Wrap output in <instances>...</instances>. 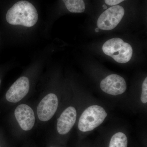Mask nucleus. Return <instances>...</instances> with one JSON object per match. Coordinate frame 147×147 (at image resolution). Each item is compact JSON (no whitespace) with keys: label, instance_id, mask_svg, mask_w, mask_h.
I'll return each mask as SVG.
<instances>
[{"label":"nucleus","instance_id":"nucleus-1","mask_svg":"<svg viewBox=\"0 0 147 147\" xmlns=\"http://www.w3.org/2000/svg\"><path fill=\"white\" fill-rule=\"evenodd\" d=\"M6 19L9 24L31 27L38 20V14L34 6L28 1L16 3L7 11Z\"/></svg>","mask_w":147,"mask_h":147},{"label":"nucleus","instance_id":"nucleus-2","mask_svg":"<svg viewBox=\"0 0 147 147\" xmlns=\"http://www.w3.org/2000/svg\"><path fill=\"white\" fill-rule=\"evenodd\" d=\"M102 50L105 55L121 63H126L129 61L133 54L131 45L117 38L107 40L102 45Z\"/></svg>","mask_w":147,"mask_h":147},{"label":"nucleus","instance_id":"nucleus-3","mask_svg":"<svg viewBox=\"0 0 147 147\" xmlns=\"http://www.w3.org/2000/svg\"><path fill=\"white\" fill-rule=\"evenodd\" d=\"M107 116L104 108L99 105H92L82 113L79 119L78 128L82 132L92 131L99 126Z\"/></svg>","mask_w":147,"mask_h":147},{"label":"nucleus","instance_id":"nucleus-4","mask_svg":"<svg viewBox=\"0 0 147 147\" xmlns=\"http://www.w3.org/2000/svg\"><path fill=\"white\" fill-rule=\"evenodd\" d=\"M125 10L120 5H114L101 13L97 20L98 28L104 30H113L120 22L124 15Z\"/></svg>","mask_w":147,"mask_h":147},{"label":"nucleus","instance_id":"nucleus-5","mask_svg":"<svg viewBox=\"0 0 147 147\" xmlns=\"http://www.w3.org/2000/svg\"><path fill=\"white\" fill-rule=\"evenodd\" d=\"M59 101L57 96L50 93L45 96L37 107L38 117L42 121H49L54 115L57 109Z\"/></svg>","mask_w":147,"mask_h":147},{"label":"nucleus","instance_id":"nucleus-6","mask_svg":"<svg viewBox=\"0 0 147 147\" xmlns=\"http://www.w3.org/2000/svg\"><path fill=\"white\" fill-rule=\"evenodd\" d=\"M102 91L108 94L117 95L123 93L126 91V82L121 76L117 74L108 75L100 83Z\"/></svg>","mask_w":147,"mask_h":147},{"label":"nucleus","instance_id":"nucleus-7","mask_svg":"<svg viewBox=\"0 0 147 147\" xmlns=\"http://www.w3.org/2000/svg\"><path fill=\"white\" fill-rule=\"evenodd\" d=\"M29 89L28 79L25 76H22L17 79L9 88L6 94V98L10 102H18L26 95Z\"/></svg>","mask_w":147,"mask_h":147},{"label":"nucleus","instance_id":"nucleus-8","mask_svg":"<svg viewBox=\"0 0 147 147\" xmlns=\"http://www.w3.org/2000/svg\"><path fill=\"white\" fill-rule=\"evenodd\" d=\"M14 115L21 128L25 131L30 130L35 121L33 110L29 105L21 104L15 109Z\"/></svg>","mask_w":147,"mask_h":147},{"label":"nucleus","instance_id":"nucleus-9","mask_svg":"<svg viewBox=\"0 0 147 147\" xmlns=\"http://www.w3.org/2000/svg\"><path fill=\"white\" fill-rule=\"evenodd\" d=\"M77 113L75 108L70 106L62 113L57 120V130L61 135L67 134L76 122Z\"/></svg>","mask_w":147,"mask_h":147},{"label":"nucleus","instance_id":"nucleus-10","mask_svg":"<svg viewBox=\"0 0 147 147\" xmlns=\"http://www.w3.org/2000/svg\"><path fill=\"white\" fill-rule=\"evenodd\" d=\"M66 7L71 13H82L85 10L84 0H63Z\"/></svg>","mask_w":147,"mask_h":147},{"label":"nucleus","instance_id":"nucleus-11","mask_svg":"<svg viewBox=\"0 0 147 147\" xmlns=\"http://www.w3.org/2000/svg\"><path fill=\"white\" fill-rule=\"evenodd\" d=\"M128 139L126 135L122 132H118L110 139L108 147H127Z\"/></svg>","mask_w":147,"mask_h":147},{"label":"nucleus","instance_id":"nucleus-12","mask_svg":"<svg viewBox=\"0 0 147 147\" xmlns=\"http://www.w3.org/2000/svg\"><path fill=\"white\" fill-rule=\"evenodd\" d=\"M141 100L143 103L147 102V78H146L142 84V91Z\"/></svg>","mask_w":147,"mask_h":147},{"label":"nucleus","instance_id":"nucleus-13","mask_svg":"<svg viewBox=\"0 0 147 147\" xmlns=\"http://www.w3.org/2000/svg\"><path fill=\"white\" fill-rule=\"evenodd\" d=\"M125 0H105L106 4L110 6L117 5Z\"/></svg>","mask_w":147,"mask_h":147},{"label":"nucleus","instance_id":"nucleus-14","mask_svg":"<svg viewBox=\"0 0 147 147\" xmlns=\"http://www.w3.org/2000/svg\"><path fill=\"white\" fill-rule=\"evenodd\" d=\"M102 7H103L104 9H106L107 8V7L106 6V5H102Z\"/></svg>","mask_w":147,"mask_h":147},{"label":"nucleus","instance_id":"nucleus-15","mask_svg":"<svg viewBox=\"0 0 147 147\" xmlns=\"http://www.w3.org/2000/svg\"><path fill=\"white\" fill-rule=\"evenodd\" d=\"M99 31V28H96L95 29V32H98Z\"/></svg>","mask_w":147,"mask_h":147},{"label":"nucleus","instance_id":"nucleus-16","mask_svg":"<svg viewBox=\"0 0 147 147\" xmlns=\"http://www.w3.org/2000/svg\"><path fill=\"white\" fill-rule=\"evenodd\" d=\"M49 147H56L55 146H50Z\"/></svg>","mask_w":147,"mask_h":147},{"label":"nucleus","instance_id":"nucleus-17","mask_svg":"<svg viewBox=\"0 0 147 147\" xmlns=\"http://www.w3.org/2000/svg\"><path fill=\"white\" fill-rule=\"evenodd\" d=\"M1 79H0V85H1Z\"/></svg>","mask_w":147,"mask_h":147},{"label":"nucleus","instance_id":"nucleus-18","mask_svg":"<svg viewBox=\"0 0 147 147\" xmlns=\"http://www.w3.org/2000/svg\"><path fill=\"white\" fill-rule=\"evenodd\" d=\"M0 147H1V146H0Z\"/></svg>","mask_w":147,"mask_h":147}]
</instances>
